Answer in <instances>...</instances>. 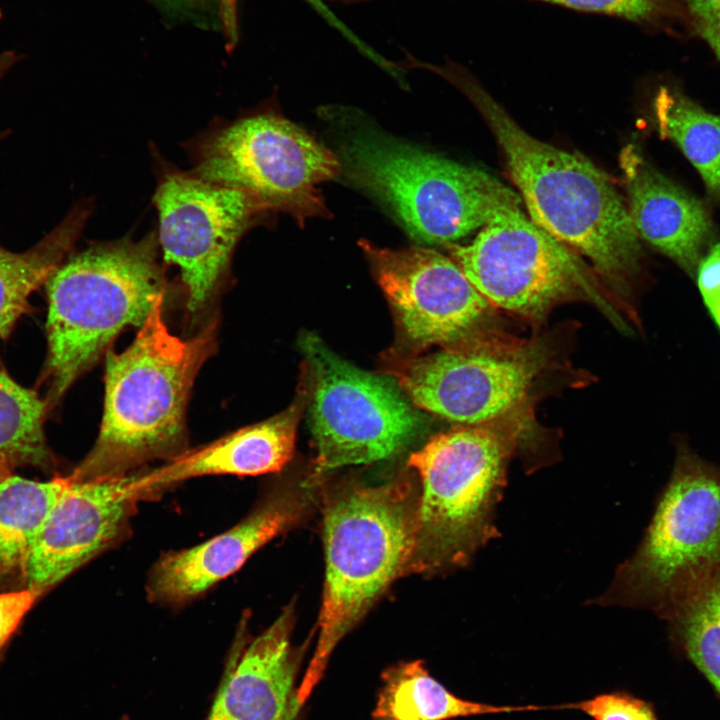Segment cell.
<instances>
[{
  "mask_svg": "<svg viewBox=\"0 0 720 720\" xmlns=\"http://www.w3.org/2000/svg\"><path fill=\"white\" fill-rule=\"evenodd\" d=\"M435 72L462 90L488 124L530 219L606 279L631 281L640 269L641 242L610 178L587 159L528 134L463 66L448 61Z\"/></svg>",
  "mask_w": 720,
  "mask_h": 720,
  "instance_id": "1",
  "label": "cell"
},
{
  "mask_svg": "<svg viewBox=\"0 0 720 720\" xmlns=\"http://www.w3.org/2000/svg\"><path fill=\"white\" fill-rule=\"evenodd\" d=\"M162 303L124 351L107 353L100 431L88 455L68 475L71 481L127 476L187 450V402L198 371L214 350L216 321L182 339L166 326Z\"/></svg>",
  "mask_w": 720,
  "mask_h": 720,
  "instance_id": "2",
  "label": "cell"
},
{
  "mask_svg": "<svg viewBox=\"0 0 720 720\" xmlns=\"http://www.w3.org/2000/svg\"><path fill=\"white\" fill-rule=\"evenodd\" d=\"M418 485L347 481L323 498L325 582L313 656L297 688L301 706L338 643L392 582L408 573L416 540Z\"/></svg>",
  "mask_w": 720,
  "mask_h": 720,
  "instance_id": "3",
  "label": "cell"
},
{
  "mask_svg": "<svg viewBox=\"0 0 720 720\" xmlns=\"http://www.w3.org/2000/svg\"><path fill=\"white\" fill-rule=\"evenodd\" d=\"M157 232L94 244L48 278V372L60 396L127 326L163 302Z\"/></svg>",
  "mask_w": 720,
  "mask_h": 720,
  "instance_id": "4",
  "label": "cell"
},
{
  "mask_svg": "<svg viewBox=\"0 0 720 720\" xmlns=\"http://www.w3.org/2000/svg\"><path fill=\"white\" fill-rule=\"evenodd\" d=\"M345 175L388 208L420 243L450 245L521 198L497 178L403 143L371 127L345 133L336 153Z\"/></svg>",
  "mask_w": 720,
  "mask_h": 720,
  "instance_id": "5",
  "label": "cell"
},
{
  "mask_svg": "<svg viewBox=\"0 0 720 720\" xmlns=\"http://www.w3.org/2000/svg\"><path fill=\"white\" fill-rule=\"evenodd\" d=\"M514 443L495 424L465 425L434 435L410 455L419 483L408 573L463 566L496 536L494 515Z\"/></svg>",
  "mask_w": 720,
  "mask_h": 720,
  "instance_id": "6",
  "label": "cell"
},
{
  "mask_svg": "<svg viewBox=\"0 0 720 720\" xmlns=\"http://www.w3.org/2000/svg\"><path fill=\"white\" fill-rule=\"evenodd\" d=\"M720 568V467L680 444L633 555L597 602L660 618Z\"/></svg>",
  "mask_w": 720,
  "mask_h": 720,
  "instance_id": "7",
  "label": "cell"
},
{
  "mask_svg": "<svg viewBox=\"0 0 720 720\" xmlns=\"http://www.w3.org/2000/svg\"><path fill=\"white\" fill-rule=\"evenodd\" d=\"M184 149L195 176L241 190L299 225L328 215L318 185L342 171L336 153L273 111L215 120Z\"/></svg>",
  "mask_w": 720,
  "mask_h": 720,
  "instance_id": "8",
  "label": "cell"
},
{
  "mask_svg": "<svg viewBox=\"0 0 720 720\" xmlns=\"http://www.w3.org/2000/svg\"><path fill=\"white\" fill-rule=\"evenodd\" d=\"M299 346L312 380L313 479L320 482L344 466L390 459L424 431V415L394 377L359 369L313 333L301 335Z\"/></svg>",
  "mask_w": 720,
  "mask_h": 720,
  "instance_id": "9",
  "label": "cell"
},
{
  "mask_svg": "<svg viewBox=\"0 0 720 720\" xmlns=\"http://www.w3.org/2000/svg\"><path fill=\"white\" fill-rule=\"evenodd\" d=\"M448 248L450 258L492 306L541 319L555 304L581 298L616 325L623 323L583 262L520 206L499 211L471 243Z\"/></svg>",
  "mask_w": 720,
  "mask_h": 720,
  "instance_id": "10",
  "label": "cell"
},
{
  "mask_svg": "<svg viewBox=\"0 0 720 720\" xmlns=\"http://www.w3.org/2000/svg\"><path fill=\"white\" fill-rule=\"evenodd\" d=\"M548 356L543 342L508 343L478 334L432 354L395 359L388 374L417 408L478 425L516 408Z\"/></svg>",
  "mask_w": 720,
  "mask_h": 720,
  "instance_id": "11",
  "label": "cell"
},
{
  "mask_svg": "<svg viewBox=\"0 0 720 720\" xmlns=\"http://www.w3.org/2000/svg\"><path fill=\"white\" fill-rule=\"evenodd\" d=\"M152 198L163 260L177 266L191 316L199 315L226 278L243 235L270 212L253 196L205 181L156 160Z\"/></svg>",
  "mask_w": 720,
  "mask_h": 720,
  "instance_id": "12",
  "label": "cell"
},
{
  "mask_svg": "<svg viewBox=\"0 0 720 720\" xmlns=\"http://www.w3.org/2000/svg\"><path fill=\"white\" fill-rule=\"evenodd\" d=\"M359 245L403 339L414 349L460 342L480 334L489 321L493 306L450 257L421 247Z\"/></svg>",
  "mask_w": 720,
  "mask_h": 720,
  "instance_id": "13",
  "label": "cell"
},
{
  "mask_svg": "<svg viewBox=\"0 0 720 720\" xmlns=\"http://www.w3.org/2000/svg\"><path fill=\"white\" fill-rule=\"evenodd\" d=\"M319 484L309 474L297 485L280 483L232 528L193 547L163 554L147 580L149 600L184 605L234 574L252 554L306 516Z\"/></svg>",
  "mask_w": 720,
  "mask_h": 720,
  "instance_id": "14",
  "label": "cell"
},
{
  "mask_svg": "<svg viewBox=\"0 0 720 720\" xmlns=\"http://www.w3.org/2000/svg\"><path fill=\"white\" fill-rule=\"evenodd\" d=\"M133 475L88 482L70 480L38 534L24 587L43 594L128 536L140 502Z\"/></svg>",
  "mask_w": 720,
  "mask_h": 720,
  "instance_id": "15",
  "label": "cell"
},
{
  "mask_svg": "<svg viewBox=\"0 0 720 720\" xmlns=\"http://www.w3.org/2000/svg\"><path fill=\"white\" fill-rule=\"evenodd\" d=\"M302 378L295 400L279 414L203 447L187 449L149 472H135L133 487L139 500H152L168 488L195 477L254 476L281 471L293 456L297 427L310 398L306 368Z\"/></svg>",
  "mask_w": 720,
  "mask_h": 720,
  "instance_id": "16",
  "label": "cell"
},
{
  "mask_svg": "<svg viewBox=\"0 0 720 720\" xmlns=\"http://www.w3.org/2000/svg\"><path fill=\"white\" fill-rule=\"evenodd\" d=\"M620 165L629 214L639 238L694 277L701 259L717 240L710 209L632 145L622 152Z\"/></svg>",
  "mask_w": 720,
  "mask_h": 720,
  "instance_id": "17",
  "label": "cell"
},
{
  "mask_svg": "<svg viewBox=\"0 0 720 720\" xmlns=\"http://www.w3.org/2000/svg\"><path fill=\"white\" fill-rule=\"evenodd\" d=\"M293 603L254 639L238 633L229 669L208 720H295L298 655L291 645Z\"/></svg>",
  "mask_w": 720,
  "mask_h": 720,
  "instance_id": "18",
  "label": "cell"
},
{
  "mask_svg": "<svg viewBox=\"0 0 720 720\" xmlns=\"http://www.w3.org/2000/svg\"><path fill=\"white\" fill-rule=\"evenodd\" d=\"M374 720H451L487 714L552 709V706L493 705L460 698L430 675L420 660L385 669Z\"/></svg>",
  "mask_w": 720,
  "mask_h": 720,
  "instance_id": "19",
  "label": "cell"
},
{
  "mask_svg": "<svg viewBox=\"0 0 720 720\" xmlns=\"http://www.w3.org/2000/svg\"><path fill=\"white\" fill-rule=\"evenodd\" d=\"M70 483L68 476L39 482L0 474V585L14 578L24 583L38 534Z\"/></svg>",
  "mask_w": 720,
  "mask_h": 720,
  "instance_id": "20",
  "label": "cell"
},
{
  "mask_svg": "<svg viewBox=\"0 0 720 720\" xmlns=\"http://www.w3.org/2000/svg\"><path fill=\"white\" fill-rule=\"evenodd\" d=\"M653 114L659 135L680 150L720 206V115L667 83L655 91Z\"/></svg>",
  "mask_w": 720,
  "mask_h": 720,
  "instance_id": "21",
  "label": "cell"
},
{
  "mask_svg": "<svg viewBox=\"0 0 720 720\" xmlns=\"http://www.w3.org/2000/svg\"><path fill=\"white\" fill-rule=\"evenodd\" d=\"M90 207L75 209L32 249L14 253L0 247V338L23 312L30 294L59 266L79 235Z\"/></svg>",
  "mask_w": 720,
  "mask_h": 720,
  "instance_id": "22",
  "label": "cell"
},
{
  "mask_svg": "<svg viewBox=\"0 0 720 720\" xmlns=\"http://www.w3.org/2000/svg\"><path fill=\"white\" fill-rule=\"evenodd\" d=\"M662 619L671 640L720 696V568Z\"/></svg>",
  "mask_w": 720,
  "mask_h": 720,
  "instance_id": "23",
  "label": "cell"
},
{
  "mask_svg": "<svg viewBox=\"0 0 720 720\" xmlns=\"http://www.w3.org/2000/svg\"><path fill=\"white\" fill-rule=\"evenodd\" d=\"M46 403L0 371V474L18 466L49 468L43 422Z\"/></svg>",
  "mask_w": 720,
  "mask_h": 720,
  "instance_id": "24",
  "label": "cell"
},
{
  "mask_svg": "<svg viewBox=\"0 0 720 720\" xmlns=\"http://www.w3.org/2000/svg\"><path fill=\"white\" fill-rule=\"evenodd\" d=\"M569 10L614 17L630 22L647 33H665L683 38L684 11L679 0H526Z\"/></svg>",
  "mask_w": 720,
  "mask_h": 720,
  "instance_id": "25",
  "label": "cell"
},
{
  "mask_svg": "<svg viewBox=\"0 0 720 720\" xmlns=\"http://www.w3.org/2000/svg\"><path fill=\"white\" fill-rule=\"evenodd\" d=\"M554 708L576 709L593 720H658L650 703L622 690L601 693L574 703L554 705Z\"/></svg>",
  "mask_w": 720,
  "mask_h": 720,
  "instance_id": "26",
  "label": "cell"
},
{
  "mask_svg": "<svg viewBox=\"0 0 720 720\" xmlns=\"http://www.w3.org/2000/svg\"><path fill=\"white\" fill-rule=\"evenodd\" d=\"M684 11V34L706 43L720 62V0H679Z\"/></svg>",
  "mask_w": 720,
  "mask_h": 720,
  "instance_id": "27",
  "label": "cell"
},
{
  "mask_svg": "<svg viewBox=\"0 0 720 720\" xmlns=\"http://www.w3.org/2000/svg\"><path fill=\"white\" fill-rule=\"evenodd\" d=\"M42 593L23 587L0 593V652Z\"/></svg>",
  "mask_w": 720,
  "mask_h": 720,
  "instance_id": "28",
  "label": "cell"
},
{
  "mask_svg": "<svg viewBox=\"0 0 720 720\" xmlns=\"http://www.w3.org/2000/svg\"><path fill=\"white\" fill-rule=\"evenodd\" d=\"M696 282L703 302L710 315L720 310V238L701 259Z\"/></svg>",
  "mask_w": 720,
  "mask_h": 720,
  "instance_id": "29",
  "label": "cell"
},
{
  "mask_svg": "<svg viewBox=\"0 0 720 720\" xmlns=\"http://www.w3.org/2000/svg\"><path fill=\"white\" fill-rule=\"evenodd\" d=\"M711 317L713 318L714 322L720 329V311H717V312L711 314Z\"/></svg>",
  "mask_w": 720,
  "mask_h": 720,
  "instance_id": "30",
  "label": "cell"
},
{
  "mask_svg": "<svg viewBox=\"0 0 720 720\" xmlns=\"http://www.w3.org/2000/svg\"><path fill=\"white\" fill-rule=\"evenodd\" d=\"M166 1L175 2V3H176V2L184 3V2H187V1H191V0H166Z\"/></svg>",
  "mask_w": 720,
  "mask_h": 720,
  "instance_id": "31",
  "label": "cell"
}]
</instances>
